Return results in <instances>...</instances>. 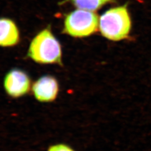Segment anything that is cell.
I'll list each match as a JSON object with an SVG mask.
<instances>
[{
  "label": "cell",
  "instance_id": "6da1fadb",
  "mask_svg": "<svg viewBox=\"0 0 151 151\" xmlns=\"http://www.w3.org/2000/svg\"><path fill=\"white\" fill-rule=\"evenodd\" d=\"M27 56L38 63L62 65L61 45L50 27L41 30L32 39Z\"/></svg>",
  "mask_w": 151,
  "mask_h": 151
},
{
  "label": "cell",
  "instance_id": "7a4b0ae2",
  "mask_svg": "<svg viewBox=\"0 0 151 151\" xmlns=\"http://www.w3.org/2000/svg\"><path fill=\"white\" fill-rule=\"evenodd\" d=\"M131 19L126 6L114 7L100 17L99 29L104 37L112 41H120L129 35Z\"/></svg>",
  "mask_w": 151,
  "mask_h": 151
},
{
  "label": "cell",
  "instance_id": "3957f363",
  "mask_svg": "<svg viewBox=\"0 0 151 151\" xmlns=\"http://www.w3.org/2000/svg\"><path fill=\"white\" fill-rule=\"evenodd\" d=\"M99 25L96 14L78 9L65 17L63 32L74 38H85L96 32Z\"/></svg>",
  "mask_w": 151,
  "mask_h": 151
},
{
  "label": "cell",
  "instance_id": "277c9868",
  "mask_svg": "<svg viewBox=\"0 0 151 151\" xmlns=\"http://www.w3.org/2000/svg\"><path fill=\"white\" fill-rule=\"evenodd\" d=\"M4 86L6 92L9 96L17 98L24 96L29 91L31 80L25 71L14 68L6 74Z\"/></svg>",
  "mask_w": 151,
  "mask_h": 151
},
{
  "label": "cell",
  "instance_id": "5b68a950",
  "mask_svg": "<svg viewBox=\"0 0 151 151\" xmlns=\"http://www.w3.org/2000/svg\"><path fill=\"white\" fill-rule=\"evenodd\" d=\"M35 99L43 103L53 101L59 92V85L55 78L52 76H43L35 81L32 87Z\"/></svg>",
  "mask_w": 151,
  "mask_h": 151
},
{
  "label": "cell",
  "instance_id": "8992f818",
  "mask_svg": "<svg viewBox=\"0 0 151 151\" xmlns=\"http://www.w3.org/2000/svg\"><path fill=\"white\" fill-rule=\"evenodd\" d=\"M19 41L20 32L16 23L9 18H0V47H13Z\"/></svg>",
  "mask_w": 151,
  "mask_h": 151
},
{
  "label": "cell",
  "instance_id": "52a82bcc",
  "mask_svg": "<svg viewBox=\"0 0 151 151\" xmlns=\"http://www.w3.org/2000/svg\"><path fill=\"white\" fill-rule=\"evenodd\" d=\"M115 0H69L77 8L87 11H95Z\"/></svg>",
  "mask_w": 151,
  "mask_h": 151
},
{
  "label": "cell",
  "instance_id": "ba28073f",
  "mask_svg": "<svg viewBox=\"0 0 151 151\" xmlns=\"http://www.w3.org/2000/svg\"><path fill=\"white\" fill-rule=\"evenodd\" d=\"M48 151H75L70 146L63 144H58L49 147Z\"/></svg>",
  "mask_w": 151,
  "mask_h": 151
}]
</instances>
